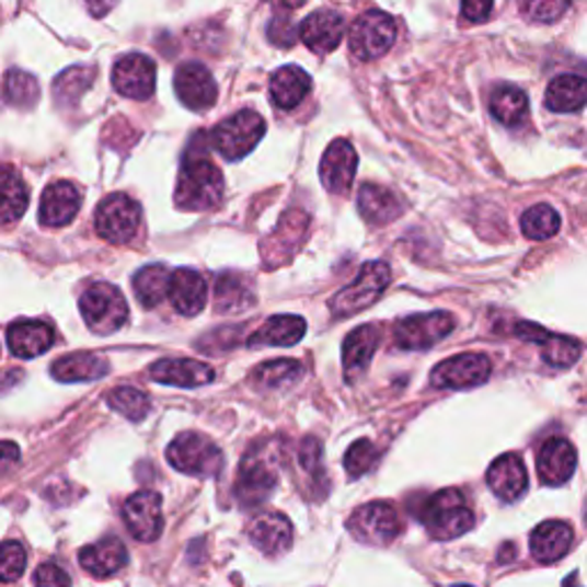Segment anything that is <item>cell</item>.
Segmentation results:
<instances>
[{"mask_svg":"<svg viewBox=\"0 0 587 587\" xmlns=\"http://www.w3.org/2000/svg\"><path fill=\"white\" fill-rule=\"evenodd\" d=\"M140 226V205L131 200L125 193L108 195L96 207L94 214V228L100 232L102 239L122 246V243H129Z\"/></svg>","mask_w":587,"mask_h":587,"instance_id":"8","label":"cell"},{"mask_svg":"<svg viewBox=\"0 0 587 587\" xmlns=\"http://www.w3.org/2000/svg\"><path fill=\"white\" fill-rule=\"evenodd\" d=\"M494 0H461V12L469 21L482 23L492 16Z\"/></svg>","mask_w":587,"mask_h":587,"instance_id":"47","label":"cell"},{"mask_svg":"<svg viewBox=\"0 0 587 587\" xmlns=\"http://www.w3.org/2000/svg\"><path fill=\"white\" fill-rule=\"evenodd\" d=\"M23 569H26V551L14 540H8L3 544V555H0V578L3 583L16 580Z\"/></svg>","mask_w":587,"mask_h":587,"instance_id":"44","label":"cell"},{"mask_svg":"<svg viewBox=\"0 0 587 587\" xmlns=\"http://www.w3.org/2000/svg\"><path fill=\"white\" fill-rule=\"evenodd\" d=\"M125 521L138 542H154L163 530V500L157 492H138L125 503Z\"/></svg>","mask_w":587,"mask_h":587,"instance_id":"15","label":"cell"},{"mask_svg":"<svg viewBox=\"0 0 587 587\" xmlns=\"http://www.w3.org/2000/svg\"><path fill=\"white\" fill-rule=\"evenodd\" d=\"M457 587H471V585H457Z\"/></svg>","mask_w":587,"mask_h":587,"instance_id":"51","label":"cell"},{"mask_svg":"<svg viewBox=\"0 0 587 587\" xmlns=\"http://www.w3.org/2000/svg\"><path fill=\"white\" fill-rule=\"evenodd\" d=\"M81 191L69 182H56L42 193L39 223L44 228H65L81 209Z\"/></svg>","mask_w":587,"mask_h":587,"instance_id":"18","label":"cell"},{"mask_svg":"<svg viewBox=\"0 0 587 587\" xmlns=\"http://www.w3.org/2000/svg\"><path fill=\"white\" fill-rule=\"evenodd\" d=\"M54 342L56 333L44 322L26 320V322H14L8 329V347L16 358H37L51 349Z\"/></svg>","mask_w":587,"mask_h":587,"instance_id":"25","label":"cell"},{"mask_svg":"<svg viewBox=\"0 0 587 587\" xmlns=\"http://www.w3.org/2000/svg\"><path fill=\"white\" fill-rule=\"evenodd\" d=\"M266 125L255 111H239L230 119L220 122L211 131V145L228 161H237L249 157L257 142L264 138Z\"/></svg>","mask_w":587,"mask_h":587,"instance_id":"6","label":"cell"},{"mask_svg":"<svg viewBox=\"0 0 587 587\" xmlns=\"http://www.w3.org/2000/svg\"><path fill=\"white\" fill-rule=\"evenodd\" d=\"M301 42L314 54H331L345 37V19L333 10L308 14L299 26Z\"/></svg>","mask_w":587,"mask_h":587,"instance_id":"17","label":"cell"},{"mask_svg":"<svg viewBox=\"0 0 587 587\" xmlns=\"http://www.w3.org/2000/svg\"><path fill=\"white\" fill-rule=\"evenodd\" d=\"M216 303H218V310L237 312L241 308L251 306L253 297L246 289V285H241L237 276H223V278H218V285H216Z\"/></svg>","mask_w":587,"mask_h":587,"instance_id":"41","label":"cell"},{"mask_svg":"<svg viewBox=\"0 0 587 587\" xmlns=\"http://www.w3.org/2000/svg\"><path fill=\"white\" fill-rule=\"evenodd\" d=\"M587 104V81L576 73H562L546 88V106L555 113H576Z\"/></svg>","mask_w":587,"mask_h":587,"instance_id":"33","label":"cell"},{"mask_svg":"<svg viewBox=\"0 0 587 587\" xmlns=\"http://www.w3.org/2000/svg\"><path fill=\"white\" fill-rule=\"evenodd\" d=\"M390 283V266L385 262H367L356 280L347 285L342 291H337L331 301L333 316H352L360 310L370 308L381 299Z\"/></svg>","mask_w":587,"mask_h":587,"instance_id":"5","label":"cell"},{"mask_svg":"<svg viewBox=\"0 0 587 587\" xmlns=\"http://www.w3.org/2000/svg\"><path fill=\"white\" fill-rule=\"evenodd\" d=\"M28 186L23 182L12 168L5 170V180H3V223L10 226L14 220L23 216V211L28 209Z\"/></svg>","mask_w":587,"mask_h":587,"instance_id":"38","label":"cell"},{"mask_svg":"<svg viewBox=\"0 0 587 587\" xmlns=\"http://www.w3.org/2000/svg\"><path fill=\"white\" fill-rule=\"evenodd\" d=\"M108 404H111V408H115L117 413L125 415V418H129L131 423L145 421L147 413H150V408H152L147 395H142L140 390L129 388V385L115 388L111 393V398H108Z\"/></svg>","mask_w":587,"mask_h":587,"instance_id":"39","label":"cell"},{"mask_svg":"<svg viewBox=\"0 0 587 587\" xmlns=\"http://www.w3.org/2000/svg\"><path fill=\"white\" fill-rule=\"evenodd\" d=\"M35 585L37 587H71V580L65 569H60L58 565H51V562H46V565H42L35 574Z\"/></svg>","mask_w":587,"mask_h":587,"instance_id":"46","label":"cell"},{"mask_svg":"<svg viewBox=\"0 0 587 587\" xmlns=\"http://www.w3.org/2000/svg\"><path fill=\"white\" fill-rule=\"evenodd\" d=\"M492 115L505 127H517L528 115V96L514 85H500L492 94Z\"/></svg>","mask_w":587,"mask_h":587,"instance_id":"35","label":"cell"},{"mask_svg":"<svg viewBox=\"0 0 587 587\" xmlns=\"http://www.w3.org/2000/svg\"><path fill=\"white\" fill-rule=\"evenodd\" d=\"M278 484L276 471L268 467V461L262 457H246L241 463L234 494L241 507H257L262 505L268 496L274 494V488Z\"/></svg>","mask_w":587,"mask_h":587,"instance_id":"13","label":"cell"},{"mask_svg":"<svg viewBox=\"0 0 587 587\" xmlns=\"http://www.w3.org/2000/svg\"><path fill=\"white\" fill-rule=\"evenodd\" d=\"M312 88V81L301 67H280L272 79V100L280 108L299 106Z\"/></svg>","mask_w":587,"mask_h":587,"instance_id":"32","label":"cell"},{"mask_svg":"<svg viewBox=\"0 0 587 587\" xmlns=\"http://www.w3.org/2000/svg\"><path fill=\"white\" fill-rule=\"evenodd\" d=\"M165 457L170 467L184 475L214 477L223 471V452H220L214 440L195 431L180 434L173 444L168 446Z\"/></svg>","mask_w":587,"mask_h":587,"instance_id":"3","label":"cell"},{"mask_svg":"<svg viewBox=\"0 0 587 587\" xmlns=\"http://www.w3.org/2000/svg\"><path fill=\"white\" fill-rule=\"evenodd\" d=\"M94 79V69L90 67H73V69H67L62 77L56 81L54 85V94L58 96L60 102H67V100H79V96L90 88Z\"/></svg>","mask_w":587,"mask_h":587,"instance_id":"42","label":"cell"},{"mask_svg":"<svg viewBox=\"0 0 587 587\" xmlns=\"http://www.w3.org/2000/svg\"><path fill=\"white\" fill-rule=\"evenodd\" d=\"M266 3H272V5L283 8V10H297V8L306 5L308 0H266Z\"/></svg>","mask_w":587,"mask_h":587,"instance_id":"50","label":"cell"},{"mask_svg":"<svg viewBox=\"0 0 587 587\" xmlns=\"http://www.w3.org/2000/svg\"><path fill=\"white\" fill-rule=\"evenodd\" d=\"M574 544V530L565 521H544L530 534V551L537 562L551 565V562L567 555Z\"/></svg>","mask_w":587,"mask_h":587,"instance_id":"24","label":"cell"},{"mask_svg":"<svg viewBox=\"0 0 587 587\" xmlns=\"http://www.w3.org/2000/svg\"><path fill=\"white\" fill-rule=\"evenodd\" d=\"M423 523L434 540L448 542L475 526V514L459 488H444L425 503Z\"/></svg>","mask_w":587,"mask_h":587,"instance_id":"2","label":"cell"},{"mask_svg":"<svg viewBox=\"0 0 587 587\" xmlns=\"http://www.w3.org/2000/svg\"><path fill=\"white\" fill-rule=\"evenodd\" d=\"M170 283H173V274L168 272L163 264H150L142 266L134 276V294L142 308H154L165 297H170Z\"/></svg>","mask_w":587,"mask_h":587,"instance_id":"34","label":"cell"},{"mask_svg":"<svg viewBox=\"0 0 587 587\" xmlns=\"http://www.w3.org/2000/svg\"><path fill=\"white\" fill-rule=\"evenodd\" d=\"M306 335V322L294 314L272 316L262 329H257L249 345L251 347H291Z\"/></svg>","mask_w":587,"mask_h":587,"instance_id":"30","label":"cell"},{"mask_svg":"<svg viewBox=\"0 0 587 587\" xmlns=\"http://www.w3.org/2000/svg\"><path fill=\"white\" fill-rule=\"evenodd\" d=\"M108 362L96 354H69L54 362L51 372L62 383H79V381H94L108 375Z\"/></svg>","mask_w":587,"mask_h":587,"instance_id":"31","label":"cell"},{"mask_svg":"<svg viewBox=\"0 0 587 587\" xmlns=\"http://www.w3.org/2000/svg\"><path fill=\"white\" fill-rule=\"evenodd\" d=\"M486 484L500 500H519L528 488V473L523 461L517 454L498 457L486 471Z\"/></svg>","mask_w":587,"mask_h":587,"instance_id":"21","label":"cell"},{"mask_svg":"<svg viewBox=\"0 0 587 587\" xmlns=\"http://www.w3.org/2000/svg\"><path fill=\"white\" fill-rule=\"evenodd\" d=\"M358 211L372 226H385L402 214V203L395 193L383 186L365 184L358 193Z\"/></svg>","mask_w":587,"mask_h":587,"instance_id":"29","label":"cell"},{"mask_svg":"<svg viewBox=\"0 0 587 587\" xmlns=\"http://www.w3.org/2000/svg\"><path fill=\"white\" fill-rule=\"evenodd\" d=\"M168 299L173 301L177 312L195 316L207 303V283L198 272H193V268H177V272H173Z\"/></svg>","mask_w":587,"mask_h":587,"instance_id":"28","label":"cell"},{"mask_svg":"<svg viewBox=\"0 0 587 587\" xmlns=\"http://www.w3.org/2000/svg\"><path fill=\"white\" fill-rule=\"evenodd\" d=\"M514 335H519L526 342H534V345H540L542 358L553 367H569L580 356V345L574 337L549 333L546 329L530 324V322H519L517 326H514Z\"/></svg>","mask_w":587,"mask_h":587,"instance_id":"19","label":"cell"},{"mask_svg":"<svg viewBox=\"0 0 587 587\" xmlns=\"http://www.w3.org/2000/svg\"><path fill=\"white\" fill-rule=\"evenodd\" d=\"M115 3L117 0H85V8L92 12V16H104Z\"/></svg>","mask_w":587,"mask_h":587,"instance_id":"48","label":"cell"},{"mask_svg":"<svg viewBox=\"0 0 587 587\" xmlns=\"http://www.w3.org/2000/svg\"><path fill=\"white\" fill-rule=\"evenodd\" d=\"M398 26L390 14L370 10L360 14L349 28V48L358 60H377L395 44Z\"/></svg>","mask_w":587,"mask_h":587,"instance_id":"7","label":"cell"},{"mask_svg":"<svg viewBox=\"0 0 587 587\" xmlns=\"http://www.w3.org/2000/svg\"><path fill=\"white\" fill-rule=\"evenodd\" d=\"M223 198V175L203 157H186L177 180L175 203L184 211H209Z\"/></svg>","mask_w":587,"mask_h":587,"instance_id":"1","label":"cell"},{"mask_svg":"<svg viewBox=\"0 0 587 587\" xmlns=\"http://www.w3.org/2000/svg\"><path fill=\"white\" fill-rule=\"evenodd\" d=\"M39 96V85L35 77L26 71L10 69L5 73V102L12 106H33Z\"/></svg>","mask_w":587,"mask_h":587,"instance_id":"40","label":"cell"},{"mask_svg":"<svg viewBox=\"0 0 587 587\" xmlns=\"http://www.w3.org/2000/svg\"><path fill=\"white\" fill-rule=\"evenodd\" d=\"M576 461V450L567 438H551L537 457V473L546 486H560L574 475Z\"/></svg>","mask_w":587,"mask_h":587,"instance_id":"20","label":"cell"},{"mask_svg":"<svg viewBox=\"0 0 587 587\" xmlns=\"http://www.w3.org/2000/svg\"><path fill=\"white\" fill-rule=\"evenodd\" d=\"M249 537L253 546H257V551H262L264 555H280L294 542V528L283 514L266 511L251 521Z\"/></svg>","mask_w":587,"mask_h":587,"instance_id":"22","label":"cell"},{"mask_svg":"<svg viewBox=\"0 0 587 587\" xmlns=\"http://www.w3.org/2000/svg\"><path fill=\"white\" fill-rule=\"evenodd\" d=\"M454 331V316L450 312H425L413 314L395 326V342L402 349H429L436 342Z\"/></svg>","mask_w":587,"mask_h":587,"instance_id":"10","label":"cell"},{"mask_svg":"<svg viewBox=\"0 0 587 587\" xmlns=\"http://www.w3.org/2000/svg\"><path fill=\"white\" fill-rule=\"evenodd\" d=\"M349 530L358 542L370 546H385L402 532V519L390 503H370L354 511L349 519Z\"/></svg>","mask_w":587,"mask_h":587,"instance_id":"9","label":"cell"},{"mask_svg":"<svg viewBox=\"0 0 587 587\" xmlns=\"http://www.w3.org/2000/svg\"><path fill=\"white\" fill-rule=\"evenodd\" d=\"M521 230L532 241H544L557 234L560 216L551 205H534L521 216Z\"/></svg>","mask_w":587,"mask_h":587,"instance_id":"37","label":"cell"},{"mask_svg":"<svg viewBox=\"0 0 587 587\" xmlns=\"http://www.w3.org/2000/svg\"><path fill=\"white\" fill-rule=\"evenodd\" d=\"M154 85H157V67L142 54L119 58L117 65L113 67V88L122 96L145 102L154 94Z\"/></svg>","mask_w":587,"mask_h":587,"instance_id":"12","label":"cell"},{"mask_svg":"<svg viewBox=\"0 0 587 587\" xmlns=\"http://www.w3.org/2000/svg\"><path fill=\"white\" fill-rule=\"evenodd\" d=\"M150 377L165 385L198 388L214 381V370L209 365L191 358H165L150 367Z\"/></svg>","mask_w":587,"mask_h":587,"instance_id":"23","label":"cell"},{"mask_svg":"<svg viewBox=\"0 0 587 587\" xmlns=\"http://www.w3.org/2000/svg\"><path fill=\"white\" fill-rule=\"evenodd\" d=\"M574 5V0H526V14L532 21L553 23Z\"/></svg>","mask_w":587,"mask_h":587,"instance_id":"45","label":"cell"},{"mask_svg":"<svg viewBox=\"0 0 587 587\" xmlns=\"http://www.w3.org/2000/svg\"><path fill=\"white\" fill-rule=\"evenodd\" d=\"M356 168H358V157H356L354 145L342 138L331 142L320 163V177H322L324 188L335 195L347 193L349 186L354 184Z\"/></svg>","mask_w":587,"mask_h":587,"instance_id":"16","label":"cell"},{"mask_svg":"<svg viewBox=\"0 0 587 587\" xmlns=\"http://www.w3.org/2000/svg\"><path fill=\"white\" fill-rule=\"evenodd\" d=\"M585 521H587V509H585Z\"/></svg>","mask_w":587,"mask_h":587,"instance_id":"52","label":"cell"},{"mask_svg":"<svg viewBox=\"0 0 587 587\" xmlns=\"http://www.w3.org/2000/svg\"><path fill=\"white\" fill-rule=\"evenodd\" d=\"M492 377V360L484 354H461L438 362L431 372V383L436 388L469 390L482 385Z\"/></svg>","mask_w":587,"mask_h":587,"instance_id":"11","label":"cell"},{"mask_svg":"<svg viewBox=\"0 0 587 587\" xmlns=\"http://www.w3.org/2000/svg\"><path fill=\"white\" fill-rule=\"evenodd\" d=\"M19 459V448L12 444V440H5L3 444V471L8 473L12 463Z\"/></svg>","mask_w":587,"mask_h":587,"instance_id":"49","label":"cell"},{"mask_svg":"<svg viewBox=\"0 0 587 587\" xmlns=\"http://www.w3.org/2000/svg\"><path fill=\"white\" fill-rule=\"evenodd\" d=\"M379 339L381 335L377 326H358L347 335L345 347H342V365H345V375L349 381L358 379L367 370V365H370L379 347Z\"/></svg>","mask_w":587,"mask_h":587,"instance_id":"27","label":"cell"},{"mask_svg":"<svg viewBox=\"0 0 587 587\" xmlns=\"http://www.w3.org/2000/svg\"><path fill=\"white\" fill-rule=\"evenodd\" d=\"M301 375H303L301 362L283 358V360H272V362L260 365L253 372V381L260 388L276 390V388H285V385H291L294 381H299Z\"/></svg>","mask_w":587,"mask_h":587,"instance_id":"36","label":"cell"},{"mask_svg":"<svg viewBox=\"0 0 587 587\" xmlns=\"http://www.w3.org/2000/svg\"><path fill=\"white\" fill-rule=\"evenodd\" d=\"M127 560H129L127 549L117 540V537H104L102 542L85 546L79 555L81 567L94 578H106V576L117 574L127 565Z\"/></svg>","mask_w":587,"mask_h":587,"instance_id":"26","label":"cell"},{"mask_svg":"<svg viewBox=\"0 0 587 587\" xmlns=\"http://www.w3.org/2000/svg\"><path fill=\"white\" fill-rule=\"evenodd\" d=\"M175 92L191 111H207L218 100V85L209 69L200 62H186L175 73Z\"/></svg>","mask_w":587,"mask_h":587,"instance_id":"14","label":"cell"},{"mask_svg":"<svg viewBox=\"0 0 587 587\" xmlns=\"http://www.w3.org/2000/svg\"><path fill=\"white\" fill-rule=\"evenodd\" d=\"M377 461L379 450L375 448V444H370V440H356L345 457V469L354 480H358L365 473H370L377 467Z\"/></svg>","mask_w":587,"mask_h":587,"instance_id":"43","label":"cell"},{"mask_svg":"<svg viewBox=\"0 0 587 587\" xmlns=\"http://www.w3.org/2000/svg\"><path fill=\"white\" fill-rule=\"evenodd\" d=\"M81 314L88 329L96 335H111L129 320V306L115 285L96 283L88 287L81 297Z\"/></svg>","mask_w":587,"mask_h":587,"instance_id":"4","label":"cell"}]
</instances>
